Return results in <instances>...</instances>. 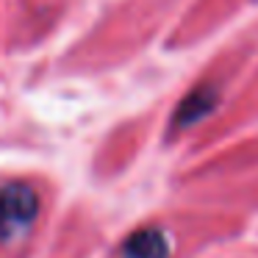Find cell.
<instances>
[{"instance_id": "cell-1", "label": "cell", "mask_w": 258, "mask_h": 258, "mask_svg": "<svg viewBox=\"0 0 258 258\" xmlns=\"http://www.w3.org/2000/svg\"><path fill=\"white\" fill-rule=\"evenodd\" d=\"M39 214V195L31 183L14 180L0 186V239H17Z\"/></svg>"}, {"instance_id": "cell-2", "label": "cell", "mask_w": 258, "mask_h": 258, "mask_svg": "<svg viewBox=\"0 0 258 258\" xmlns=\"http://www.w3.org/2000/svg\"><path fill=\"white\" fill-rule=\"evenodd\" d=\"M217 103H219V92H217V86H211V84H203V86H197V89H191L189 95L180 100V106H178V111H175V122H172V128L175 131H180V128H186V125H195V122H200L203 117H208V114L217 108Z\"/></svg>"}, {"instance_id": "cell-3", "label": "cell", "mask_w": 258, "mask_h": 258, "mask_svg": "<svg viewBox=\"0 0 258 258\" xmlns=\"http://www.w3.org/2000/svg\"><path fill=\"white\" fill-rule=\"evenodd\" d=\"M169 239L158 228H139L122 241V258H167Z\"/></svg>"}]
</instances>
